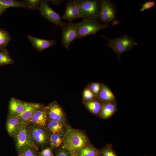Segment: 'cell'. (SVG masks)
<instances>
[{
	"instance_id": "30bf717a",
	"label": "cell",
	"mask_w": 156,
	"mask_h": 156,
	"mask_svg": "<svg viewBox=\"0 0 156 156\" xmlns=\"http://www.w3.org/2000/svg\"><path fill=\"white\" fill-rule=\"evenodd\" d=\"M48 120H53L66 123V117L62 107L55 101L46 106Z\"/></svg>"
},
{
	"instance_id": "9a60e30c",
	"label": "cell",
	"mask_w": 156,
	"mask_h": 156,
	"mask_svg": "<svg viewBox=\"0 0 156 156\" xmlns=\"http://www.w3.org/2000/svg\"><path fill=\"white\" fill-rule=\"evenodd\" d=\"M25 107V102L12 97L9 102L8 115L18 116L23 112Z\"/></svg>"
},
{
	"instance_id": "e575fe53",
	"label": "cell",
	"mask_w": 156,
	"mask_h": 156,
	"mask_svg": "<svg viewBox=\"0 0 156 156\" xmlns=\"http://www.w3.org/2000/svg\"><path fill=\"white\" fill-rule=\"evenodd\" d=\"M6 9L2 8L0 6V17Z\"/></svg>"
},
{
	"instance_id": "3957f363",
	"label": "cell",
	"mask_w": 156,
	"mask_h": 156,
	"mask_svg": "<svg viewBox=\"0 0 156 156\" xmlns=\"http://www.w3.org/2000/svg\"><path fill=\"white\" fill-rule=\"evenodd\" d=\"M77 38H80L95 34L108 26V24L101 23L97 20L87 19L76 23Z\"/></svg>"
},
{
	"instance_id": "d590c367",
	"label": "cell",
	"mask_w": 156,
	"mask_h": 156,
	"mask_svg": "<svg viewBox=\"0 0 156 156\" xmlns=\"http://www.w3.org/2000/svg\"><path fill=\"white\" fill-rule=\"evenodd\" d=\"M49 156H54V155H53V154H52L51 155Z\"/></svg>"
},
{
	"instance_id": "44dd1931",
	"label": "cell",
	"mask_w": 156,
	"mask_h": 156,
	"mask_svg": "<svg viewBox=\"0 0 156 156\" xmlns=\"http://www.w3.org/2000/svg\"><path fill=\"white\" fill-rule=\"evenodd\" d=\"M99 150L91 144L79 150L72 156H99Z\"/></svg>"
},
{
	"instance_id": "52a82bcc",
	"label": "cell",
	"mask_w": 156,
	"mask_h": 156,
	"mask_svg": "<svg viewBox=\"0 0 156 156\" xmlns=\"http://www.w3.org/2000/svg\"><path fill=\"white\" fill-rule=\"evenodd\" d=\"M27 125L32 139L38 148L49 145V133L45 128L31 124Z\"/></svg>"
},
{
	"instance_id": "e0dca14e",
	"label": "cell",
	"mask_w": 156,
	"mask_h": 156,
	"mask_svg": "<svg viewBox=\"0 0 156 156\" xmlns=\"http://www.w3.org/2000/svg\"><path fill=\"white\" fill-rule=\"evenodd\" d=\"M21 123L18 117L8 115L6 122V128L10 136L14 137L18 131Z\"/></svg>"
},
{
	"instance_id": "7c38bea8",
	"label": "cell",
	"mask_w": 156,
	"mask_h": 156,
	"mask_svg": "<svg viewBox=\"0 0 156 156\" xmlns=\"http://www.w3.org/2000/svg\"><path fill=\"white\" fill-rule=\"evenodd\" d=\"M47 120L46 106H43L34 112L27 124L45 128Z\"/></svg>"
},
{
	"instance_id": "ac0fdd59",
	"label": "cell",
	"mask_w": 156,
	"mask_h": 156,
	"mask_svg": "<svg viewBox=\"0 0 156 156\" xmlns=\"http://www.w3.org/2000/svg\"><path fill=\"white\" fill-rule=\"evenodd\" d=\"M96 99L101 102H116L115 96L111 90L107 85L102 83Z\"/></svg>"
},
{
	"instance_id": "7402d4cb",
	"label": "cell",
	"mask_w": 156,
	"mask_h": 156,
	"mask_svg": "<svg viewBox=\"0 0 156 156\" xmlns=\"http://www.w3.org/2000/svg\"><path fill=\"white\" fill-rule=\"evenodd\" d=\"M64 134H51L49 135V145L52 149H57L62 145L64 139Z\"/></svg>"
},
{
	"instance_id": "836d02e7",
	"label": "cell",
	"mask_w": 156,
	"mask_h": 156,
	"mask_svg": "<svg viewBox=\"0 0 156 156\" xmlns=\"http://www.w3.org/2000/svg\"><path fill=\"white\" fill-rule=\"evenodd\" d=\"M47 1L49 3H51L56 5H59L64 0H47Z\"/></svg>"
},
{
	"instance_id": "484cf974",
	"label": "cell",
	"mask_w": 156,
	"mask_h": 156,
	"mask_svg": "<svg viewBox=\"0 0 156 156\" xmlns=\"http://www.w3.org/2000/svg\"><path fill=\"white\" fill-rule=\"evenodd\" d=\"M18 153V156H39L38 148L34 147L27 148Z\"/></svg>"
},
{
	"instance_id": "4dcf8cb0",
	"label": "cell",
	"mask_w": 156,
	"mask_h": 156,
	"mask_svg": "<svg viewBox=\"0 0 156 156\" xmlns=\"http://www.w3.org/2000/svg\"><path fill=\"white\" fill-rule=\"evenodd\" d=\"M155 3L154 1L150 0L146 1L140 5L142 7L140 11L142 12L146 10L152 9L155 6Z\"/></svg>"
},
{
	"instance_id": "277c9868",
	"label": "cell",
	"mask_w": 156,
	"mask_h": 156,
	"mask_svg": "<svg viewBox=\"0 0 156 156\" xmlns=\"http://www.w3.org/2000/svg\"><path fill=\"white\" fill-rule=\"evenodd\" d=\"M117 9L113 1L109 0H101L98 20L101 23L113 25L118 24L117 18Z\"/></svg>"
},
{
	"instance_id": "d4e9b609",
	"label": "cell",
	"mask_w": 156,
	"mask_h": 156,
	"mask_svg": "<svg viewBox=\"0 0 156 156\" xmlns=\"http://www.w3.org/2000/svg\"><path fill=\"white\" fill-rule=\"evenodd\" d=\"M12 39L7 31L0 28V48H5Z\"/></svg>"
},
{
	"instance_id": "8992f818",
	"label": "cell",
	"mask_w": 156,
	"mask_h": 156,
	"mask_svg": "<svg viewBox=\"0 0 156 156\" xmlns=\"http://www.w3.org/2000/svg\"><path fill=\"white\" fill-rule=\"evenodd\" d=\"M13 137L18 153L30 147L38 148L32 139L26 123H21L18 131Z\"/></svg>"
},
{
	"instance_id": "5bb4252c",
	"label": "cell",
	"mask_w": 156,
	"mask_h": 156,
	"mask_svg": "<svg viewBox=\"0 0 156 156\" xmlns=\"http://www.w3.org/2000/svg\"><path fill=\"white\" fill-rule=\"evenodd\" d=\"M27 37L34 47L40 52L43 51L56 44V41L54 40L42 39L30 35H27Z\"/></svg>"
},
{
	"instance_id": "ffe728a7",
	"label": "cell",
	"mask_w": 156,
	"mask_h": 156,
	"mask_svg": "<svg viewBox=\"0 0 156 156\" xmlns=\"http://www.w3.org/2000/svg\"><path fill=\"white\" fill-rule=\"evenodd\" d=\"M86 107L92 114L100 116L102 102L97 99L83 101Z\"/></svg>"
},
{
	"instance_id": "5b68a950",
	"label": "cell",
	"mask_w": 156,
	"mask_h": 156,
	"mask_svg": "<svg viewBox=\"0 0 156 156\" xmlns=\"http://www.w3.org/2000/svg\"><path fill=\"white\" fill-rule=\"evenodd\" d=\"M75 1L81 10L83 19H90L98 20L101 0Z\"/></svg>"
},
{
	"instance_id": "9c48e42d",
	"label": "cell",
	"mask_w": 156,
	"mask_h": 156,
	"mask_svg": "<svg viewBox=\"0 0 156 156\" xmlns=\"http://www.w3.org/2000/svg\"><path fill=\"white\" fill-rule=\"evenodd\" d=\"M62 28V42L65 47L68 49L72 42L77 38L76 24L72 22H68L65 23Z\"/></svg>"
},
{
	"instance_id": "7a4b0ae2",
	"label": "cell",
	"mask_w": 156,
	"mask_h": 156,
	"mask_svg": "<svg viewBox=\"0 0 156 156\" xmlns=\"http://www.w3.org/2000/svg\"><path fill=\"white\" fill-rule=\"evenodd\" d=\"M101 37L107 40L106 47H110L117 55L118 61L121 62L120 56L123 53L129 51L137 44L135 40L127 34L112 39H108L103 35Z\"/></svg>"
},
{
	"instance_id": "f546056e",
	"label": "cell",
	"mask_w": 156,
	"mask_h": 156,
	"mask_svg": "<svg viewBox=\"0 0 156 156\" xmlns=\"http://www.w3.org/2000/svg\"><path fill=\"white\" fill-rule=\"evenodd\" d=\"M83 101L96 99L95 96L87 87H86L83 92Z\"/></svg>"
},
{
	"instance_id": "4316f807",
	"label": "cell",
	"mask_w": 156,
	"mask_h": 156,
	"mask_svg": "<svg viewBox=\"0 0 156 156\" xmlns=\"http://www.w3.org/2000/svg\"><path fill=\"white\" fill-rule=\"evenodd\" d=\"M99 156H118L111 145H106L99 150Z\"/></svg>"
},
{
	"instance_id": "8fae6325",
	"label": "cell",
	"mask_w": 156,
	"mask_h": 156,
	"mask_svg": "<svg viewBox=\"0 0 156 156\" xmlns=\"http://www.w3.org/2000/svg\"><path fill=\"white\" fill-rule=\"evenodd\" d=\"M65 11L62 16L64 20L68 21L69 22L78 18H82L81 10L75 0L66 1Z\"/></svg>"
},
{
	"instance_id": "603a6c76",
	"label": "cell",
	"mask_w": 156,
	"mask_h": 156,
	"mask_svg": "<svg viewBox=\"0 0 156 156\" xmlns=\"http://www.w3.org/2000/svg\"><path fill=\"white\" fill-rule=\"evenodd\" d=\"M0 6L6 9L10 7L27 9L26 5L24 1L0 0Z\"/></svg>"
},
{
	"instance_id": "1f68e13d",
	"label": "cell",
	"mask_w": 156,
	"mask_h": 156,
	"mask_svg": "<svg viewBox=\"0 0 156 156\" xmlns=\"http://www.w3.org/2000/svg\"><path fill=\"white\" fill-rule=\"evenodd\" d=\"M56 149L55 152L56 156H72L70 153L60 147Z\"/></svg>"
},
{
	"instance_id": "cb8c5ba5",
	"label": "cell",
	"mask_w": 156,
	"mask_h": 156,
	"mask_svg": "<svg viewBox=\"0 0 156 156\" xmlns=\"http://www.w3.org/2000/svg\"><path fill=\"white\" fill-rule=\"evenodd\" d=\"M14 62L6 48H0V66L12 64Z\"/></svg>"
},
{
	"instance_id": "2e32d148",
	"label": "cell",
	"mask_w": 156,
	"mask_h": 156,
	"mask_svg": "<svg viewBox=\"0 0 156 156\" xmlns=\"http://www.w3.org/2000/svg\"><path fill=\"white\" fill-rule=\"evenodd\" d=\"M67 123L48 120L45 128L49 133L64 134Z\"/></svg>"
},
{
	"instance_id": "d6a6232c",
	"label": "cell",
	"mask_w": 156,
	"mask_h": 156,
	"mask_svg": "<svg viewBox=\"0 0 156 156\" xmlns=\"http://www.w3.org/2000/svg\"><path fill=\"white\" fill-rule=\"evenodd\" d=\"M53 149L50 147L43 149L39 153V156H49L52 154Z\"/></svg>"
},
{
	"instance_id": "6da1fadb",
	"label": "cell",
	"mask_w": 156,
	"mask_h": 156,
	"mask_svg": "<svg viewBox=\"0 0 156 156\" xmlns=\"http://www.w3.org/2000/svg\"><path fill=\"white\" fill-rule=\"evenodd\" d=\"M91 144L84 131L73 128L67 124L63 143L60 147L74 155L81 148Z\"/></svg>"
},
{
	"instance_id": "83f0119b",
	"label": "cell",
	"mask_w": 156,
	"mask_h": 156,
	"mask_svg": "<svg viewBox=\"0 0 156 156\" xmlns=\"http://www.w3.org/2000/svg\"><path fill=\"white\" fill-rule=\"evenodd\" d=\"M27 9L30 10L38 9L41 3L42 0H25Z\"/></svg>"
},
{
	"instance_id": "ba28073f",
	"label": "cell",
	"mask_w": 156,
	"mask_h": 156,
	"mask_svg": "<svg viewBox=\"0 0 156 156\" xmlns=\"http://www.w3.org/2000/svg\"><path fill=\"white\" fill-rule=\"evenodd\" d=\"M38 10L42 16L52 23L62 28L65 24L62 16L49 6L47 0H42Z\"/></svg>"
},
{
	"instance_id": "d6986e66",
	"label": "cell",
	"mask_w": 156,
	"mask_h": 156,
	"mask_svg": "<svg viewBox=\"0 0 156 156\" xmlns=\"http://www.w3.org/2000/svg\"><path fill=\"white\" fill-rule=\"evenodd\" d=\"M117 109L116 102H102L100 117L103 119L108 118L116 112Z\"/></svg>"
},
{
	"instance_id": "4fadbf2b",
	"label": "cell",
	"mask_w": 156,
	"mask_h": 156,
	"mask_svg": "<svg viewBox=\"0 0 156 156\" xmlns=\"http://www.w3.org/2000/svg\"><path fill=\"white\" fill-rule=\"evenodd\" d=\"M25 106L23 112L17 117L18 118L21 122L27 124L34 112L44 105L38 103L25 102Z\"/></svg>"
},
{
	"instance_id": "8d00e7d4",
	"label": "cell",
	"mask_w": 156,
	"mask_h": 156,
	"mask_svg": "<svg viewBox=\"0 0 156 156\" xmlns=\"http://www.w3.org/2000/svg\"><path fill=\"white\" fill-rule=\"evenodd\" d=\"M144 156H147L144 155Z\"/></svg>"
},
{
	"instance_id": "f1b7e54d",
	"label": "cell",
	"mask_w": 156,
	"mask_h": 156,
	"mask_svg": "<svg viewBox=\"0 0 156 156\" xmlns=\"http://www.w3.org/2000/svg\"><path fill=\"white\" fill-rule=\"evenodd\" d=\"M101 83L98 82H91L87 86L95 96L96 98L100 91Z\"/></svg>"
}]
</instances>
